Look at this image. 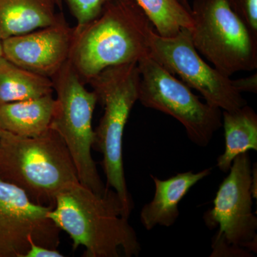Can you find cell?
<instances>
[{
  "mask_svg": "<svg viewBox=\"0 0 257 257\" xmlns=\"http://www.w3.org/2000/svg\"><path fill=\"white\" fill-rule=\"evenodd\" d=\"M48 217L72 240V247L85 248V257L138 256V235L125 217L117 194L108 187L99 194L74 184L59 193Z\"/></svg>",
  "mask_w": 257,
  "mask_h": 257,
  "instance_id": "cell-1",
  "label": "cell"
},
{
  "mask_svg": "<svg viewBox=\"0 0 257 257\" xmlns=\"http://www.w3.org/2000/svg\"><path fill=\"white\" fill-rule=\"evenodd\" d=\"M153 29L135 0H111L95 20L74 28L69 60L85 84L106 68L148 55Z\"/></svg>",
  "mask_w": 257,
  "mask_h": 257,
  "instance_id": "cell-2",
  "label": "cell"
},
{
  "mask_svg": "<svg viewBox=\"0 0 257 257\" xmlns=\"http://www.w3.org/2000/svg\"><path fill=\"white\" fill-rule=\"evenodd\" d=\"M0 179L23 189L32 202L53 207L59 193L80 183L68 149L52 128L34 138L3 130Z\"/></svg>",
  "mask_w": 257,
  "mask_h": 257,
  "instance_id": "cell-3",
  "label": "cell"
},
{
  "mask_svg": "<svg viewBox=\"0 0 257 257\" xmlns=\"http://www.w3.org/2000/svg\"><path fill=\"white\" fill-rule=\"evenodd\" d=\"M140 82V71L135 62L106 68L89 82L104 108L94 130L93 147L102 155L101 165L107 187L117 194L128 219L134 205L125 179L123 136L132 109L138 101Z\"/></svg>",
  "mask_w": 257,
  "mask_h": 257,
  "instance_id": "cell-4",
  "label": "cell"
},
{
  "mask_svg": "<svg viewBox=\"0 0 257 257\" xmlns=\"http://www.w3.org/2000/svg\"><path fill=\"white\" fill-rule=\"evenodd\" d=\"M51 79L57 94L51 128L68 149L80 184L104 194L108 187H104L92 156L95 141L92 117L97 96L86 89L69 60Z\"/></svg>",
  "mask_w": 257,
  "mask_h": 257,
  "instance_id": "cell-5",
  "label": "cell"
},
{
  "mask_svg": "<svg viewBox=\"0 0 257 257\" xmlns=\"http://www.w3.org/2000/svg\"><path fill=\"white\" fill-rule=\"evenodd\" d=\"M193 44L214 68L227 77L257 68V37L229 0H195L192 7Z\"/></svg>",
  "mask_w": 257,
  "mask_h": 257,
  "instance_id": "cell-6",
  "label": "cell"
},
{
  "mask_svg": "<svg viewBox=\"0 0 257 257\" xmlns=\"http://www.w3.org/2000/svg\"><path fill=\"white\" fill-rule=\"evenodd\" d=\"M138 65L140 74L138 101L145 107L177 119L194 145L208 146L222 126V110L202 102L189 86L150 55L139 61Z\"/></svg>",
  "mask_w": 257,
  "mask_h": 257,
  "instance_id": "cell-7",
  "label": "cell"
},
{
  "mask_svg": "<svg viewBox=\"0 0 257 257\" xmlns=\"http://www.w3.org/2000/svg\"><path fill=\"white\" fill-rule=\"evenodd\" d=\"M149 48L154 60L200 93L209 105L233 111L247 104L232 79L204 60L193 44L190 30L183 29L175 36L162 37L153 29Z\"/></svg>",
  "mask_w": 257,
  "mask_h": 257,
  "instance_id": "cell-8",
  "label": "cell"
},
{
  "mask_svg": "<svg viewBox=\"0 0 257 257\" xmlns=\"http://www.w3.org/2000/svg\"><path fill=\"white\" fill-rule=\"evenodd\" d=\"M251 164L248 152L233 161L216 192L213 207L204 216L208 227H219L213 240L256 252L257 218L253 213Z\"/></svg>",
  "mask_w": 257,
  "mask_h": 257,
  "instance_id": "cell-9",
  "label": "cell"
},
{
  "mask_svg": "<svg viewBox=\"0 0 257 257\" xmlns=\"http://www.w3.org/2000/svg\"><path fill=\"white\" fill-rule=\"evenodd\" d=\"M52 208L0 179V257H25L32 243L57 249L61 230L48 217Z\"/></svg>",
  "mask_w": 257,
  "mask_h": 257,
  "instance_id": "cell-10",
  "label": "cell"
},
{
  "mask_svg": "<svg viewBox=\"0 0 257 257\" xmlns=\"http://www.w3.org/2000/svg\"><path fill=\"white\" fill-rule=\"evenodd\" d=\"M74 28L64 18L50 25L2 40L3 55L19 67L52 78L68 61Z\"/></svg>",
  "mask_w": 257,
  "mask_h": 257,
  "instance_id": "cell-11",
  "label": "cell"
},
{
  "mask_svg": "<svg viewBox=\"0 0 257 257\" xmlns=\"http://www.w3.org/2000/svg\"><path fill=\"white\" fill-rule=\"evenodd\" d=\"M211 168L199 172L192 171L178 173L167 179L150 175L155 187L151 202L145 204L140 212V222L147 231L157 226L170 227L179 214V204L198 182L211 175Z\"/></svg>",
  "mask_w": 257,
  "mask_h": 257,
  "instance_id": "cell-12",
  "label": "cell"
},
{
  "mask_svg": "<svg viewBox=\"0 0 257 257\" xmlns=\"http://www.w3.org/2000/svg\"><path fill=\"white\" fill-rule=\"evenodd\" d=\"M60 0H0V40L55 25Z\"/></svg>",
  "mask_w": 257,
  "mask_h": 257,
  "instance_id": "cell-13",
  "label": "cell"
},
{
  "mask_svg": "<svg viewBox=\"0 0 257 257\" xmlns=\"http://www.w3.org/2000/svg\"><path fill=\"white\" fill-rule=\"evenodd\" d=\"M55 106L52 94L0 104V124L3 130L18 136L37 137L51 128Z\"/></svg>",
  "mask_w": 257,
  "mask_h": 257,
  "instance_id": "cell-14",
  "label": "cell"
},
{
  "mask_svg": "<svg viewBox=\"0 0 257 257\" xmlns=\"http://www.w3.org/2000/svg\"><path fill=\"white\" fill-rule=\"evenodd\" d=\"M224 130V151L219 155L216 167L229 172L233 161L241 154L257 151V114L246 105L233 111H222Z\"/></svg>",
  "mask_w": 257,
  "mask_h": 257,
  "instance_id": "cell-15",
  "label": "cell"
},
{
  "mask_svg": "<svg viewBox=\"0 0 257 257\" xmlns=\"http://www.w3.org/2000/svg\"><path fill=\"white\" fill-rule=\"evenodd\" d=\"M49 77L30 72L5 59H0V104L35 99L52 94Z\"/></svg>",
  "mask_w": 257,
  "mask_h": 257,
  "instance_id": "cell-16",
  "label": "cell"
},
{
  "mask_svg": "<svg viewBox=\"0 0 257 257\" xmlns=\"http://www.w3.org/2000/svg\"><path fill=\"white\" fill-rule=\"evenodd\" d=\"M135 1L160 36L173 37L183 29L193 28L192 7L188 0Z\"/></svg>",
  "mask_w": 257,
  "mask_h": 257,
  "instance_id": "cell-17",
  "label": "cell"
},
{
  "mask_svg": "<svg viewBox=\"0 0 257 257\" xmlns=\"http://www.w3.org/2000/svg\"><path fill=\"white\" fill-rule=\"evenodd\" d=\"M69 9L77 21L75 29L83 27L95 20L106 3L111 0H67Z\"/></svg>",
  "mask_w": 257,
  "mask_h": 257,
  "instance_id": "cell-18",
  "label": "cell"
},
{
  "mask_svg": "<svg viewBox=\"0 0 257 257\" xmlns=\"http://www.w3.org/2000/svg\"><path fill=\"white\" fill-rule=\"evenodd\" d=\"M231 8L257 37V0H229Z\"/></svg>",
  "mask_w": 257,
  "mask_h": 257,
  "instance_id": "cell-19",
  "label": "cell"
},
{
  "mask_svg": "<svg viewBox=\"0 0 257 257\" xmlns=\"http://www.w3.org/2000/svg\"><path fill=\"white\" fill-rule=\"evenodd\" d=\"M232 84L236 90L241 92L257 93V74L249 77L238 79H232Z\"/></svg>",
  "mask_w": 257,
  "mask_h": 257,
  "instance_id": "cell-20",
  "label": "cell"
},
{
  "mask_svg": "<svg viewBox=\"0 0 257 257\" xmlns=\"http://www.w3.org/2000/svg\"><path fill=\"white\" fill-rule=\"evenodd\" d=\"M64 255L57 249L45 247L35 243L31 246L25 257H63Z\"/></svg>",
  "mask_w": 257,
  "mask_h": 257,
  "instance_id": "cell-21",
  "label": "cell"
},
{
  "mask_svg": "<svg viewBox=\"0 0 257 257\" xmlns=\"http://www.w3.org/2000/svg\"><path fill=\"white\" fill-rule=\"evenodd\" d=\"M4 57V55H3V44H2V40H0V59Z\"/></svg>",
  "mask_w": 257,
  "mask_h": 257,
  "instance_id": "cell-22",
  "label": "cell"
},
{
  "mask_svg": "<svg viewBox=\"0 0 257 257\" xmlns=\"http://www.w3.org/2000/svg\"><path fill=\"white\" fill-rule=\"evenodd\" d=\"M3 128H2L1 124H0V139H1L2 132H3Z\"/></svg>",
  "mask_w": 257,
  "mask_h": 257,
  "instance_id": "cell-23",
  "label": "cell"
}]
</instances>
